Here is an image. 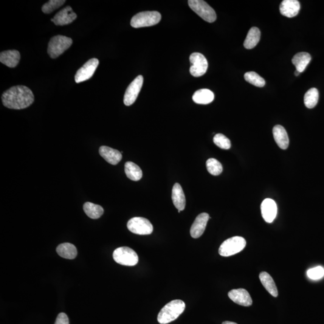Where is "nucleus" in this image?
<instances>
[{
  "instance_id": "1",
  "label": "nucleus",
  "mask_w": 324,
  "mask_h": 324,
  "mask_svg": "<svg viewBox=\"0 0 324 324\" xmlns=\"http://www.w3.org/2000/svg\"><path fill=\"white\" fill-rule=\"evenodd\" d=\"M35 96L32 90L26 86L11 87L2 95V102L7 108L22 109L28 108L33 103Z\"/></svg>"
},
{
  "instance_id": "2",
  "label": "nucleus",
  "mask_w": 324,
  "mask_h": 324,
  "mask_svg": "<svg viewBox=\"0 0 324 324\" xmlns=\"http://www.w3.org/2000/svg\"><path fill=\"white\" fill-rule=\"evenodd\" d=\"M185 308V304L184 301L180 300L171 301L160 311L157 321L161 324L173 322L183 314Z\"/></svg>"
},
{
  "instance_id": "3",
  "label": "nucleus",
  "mask_w": 324,
  "mask_h": 324,
  "mask_svg": "<svg viewBox=\"0 0 324 324\" xmlns=\"http://www.w3.org/2000/svg\"><path fill=\"white\" fill-rule=\"evenodd\" d=\"M162 16L156 11H146L135 15L131 19V25L135 29L153 26L161 20Z\"/></svg>"
},
{
  "instance_id": "4",
  "label": "nucleus",
  "mask_w": 324,
  "mask_h": 324,
  "mask_svg": "<svg viewBox=\"0 0 324 324\" xmlns=\"http://www.w3.org/2000/svg\"><path fill=\"white\" fill-rule=\"evenodd\" d=\"M72 43V39L66 36L58 35L53 37L49 42L47 53L50 58H57L68 49Z\"/></svg>"
},
{
  "instance_id": "5",
  "label": "nucleus",
  "mask_w": 324,
  "mask_h": 324,
  "mask_svg": "<svg viewBox=\"0 0 324 324\" xmlns=\"http://www.w3.org/2000/svg\"><path fill=\"white\" fill-rule=\"evenodd\" d=\"M246 241L241 236H233L225 240L220 246L219 253L220 255L228 257L234 255L240 252L246 247Z\"/></svg>"
},
{
  "instance_id": "6",
  "label": "nucleus",
  "mask_w": 324,
  "mask_h": 324,
  "mask_svg": "<svg viewBox=\"0 0 324 324\" xmlns=\"http://www.w3.org/2000/svg\"><path fill=\"white\" fill-rule=\"evenodd\" d=\"M188 4L191 9L204 21L212 23L216 20L215 11L206 2L202 0H189Z\"/></svg>"
},
{
  "instance_id": "7",
  "label": "nucleus",
  "mask_w": 324,
  "mask_h": 324,
  "mask_svg": "<svg viewBox=\"0 0 324 324\" xmlns=\"http://www.w3.org/2000/svg\"><path fill=\"white\" fill-rule=\"evenodd\" d=\"M113 258L117 263L126 266H136L139 261L137 253L128 247H121L115 249Z\"/></svg>"
},
{
  "instance_id": "8",
  "label": "nucleus",
  "mask_w": 324,
  "mask_h": 324,
  "mask_svg": "<svg viewBox=\"0 0 324 324\" xmlns=\"http://www.w3.org/2000/svg\"><path fill=\"white\" fill-rule=\"evenodd\" d=\"M128 230L138 235H150L153 231V225L148 219L136 217L129 220L127 225Z\"/></svg>"
},
{
  "instance_id": "9",
  "label": "nucleus",
  "mask_w": 324,
  "mask_h": 324,
  "mask_svg": "<svg viewBox=\"0 0 324 324\" xmlns=\"http://www.w3.org/2000/svg\"><path fill=\"white\" fill-rule=\"evenodd\" d=\"M190 73L193 77H200L207 72L208 64L206 58L202 53L194 52L190 56Z\"/></svg>"
},
{
  "instance_id": "10",
  "label": "nucleus",
  "mask_w": 324,
  "mask_h": 324,
  "mask_svg": "<svg viewBox=\"0 0 324 324\" xmlns=\"http://www.w3.org/2000/svg\"><path fill=\"white\" fill-rule=\"evenodd\" d=\"M99 64V61L97 58L90 59L83 65L76 73L75 80L77 83H83L84 81L90 80L94 75L95 70Z\"/></svg>"
},
{
  "instance_id": "11",
  "label": "nucleus",
  "mask_w": 324,
  "mask_h": 324,
  "mask_svg": "<svg viewBox=\"0 0 324 324\" xmlns=\"http://www.w3.org/2000/svg\"><path fill=\"white\" fill-rule=\"evenodd\" d=\"M143 83V78L142 75H139L130 84L124 96L125 105L131 106L135 103L142 89Z\"/></svg>"
},
{
  "instance_id": "12",
  "label": "nucleus",
  "mask_w": 324,
  "mask_h": 324,
  "mask_svg": "<svg viewBox=\"0 0 324 324\" xmlns=\"http://www.w3.org/2000/svg\"><path fill=\"white\" fill-rule=\"evenodd\" d=\"M77 18V14L73 12L72 7L67 6L56 14L51 21L58 26H63L71 24Z\"/></svg>"
},
{
  "instance_id": "13",
  "label": "nucleus",
  "mask_w": 324,
  "mask_h": 324,
  "mask_svg": "<svg viewBox=\"0 0 324 324\" xmlns=\"http://www.w3.org/2000/svg\"><path fill=\"white\" fill-rule=\"evenodd\" d=\"M261 209L264 221L267 223H272L278 213L277 205L274 200L269 198L264 200L262 202Z\"/></svg>"
},
{
  "instance_id": "14",
  "label": "nucleus",
  "mask_w": 324,
  "mask_h": 324,
  "mask_svg": "<svg viewBox=\"0 0 324 324\" xmlns=\"http://www.w3.org/2000/svg\"><path fill=\"white\" fill-rule=\"evenodd\" d=\"M210 218L208 214L205 213L200 214L197 216L190 228V232L191 237L198 238L203 234Z\"/></svg>"
},
{
  "instance_id": "15",
  "label": "nucleus",
  "mask_w": 324,
  "mask_h": 324,
  "mask_svg": "<svg viewBox=\"0 0 324 324\" xmlns=\"http://www.w3.org/2000/svg\"><path fill=\"white\" fill-rule=\"evenodd\" d=\"M230 299L236 304L243 306H250L252 304L251 297L246 289L239 288L231 290L228 292Z\"/></svg>"
},
{
  "instance_id": "16",
  "label": "nucleus",
  "mask_w": 324,
  "mask_h": 324,
  "mask_svg": "<svg viewBox=\"0 0 324 324\" xmlns=\"http://www.w3.org/2000/svg\"><path fill=\"white\" fill-rule=\"evenodd\" d=\"M300 10V4L297 0H283L280 5L281 15L288 18L297 16Z\"/></svg>"
},
{
  "instance_id": "17",
  "label": "nucleus",
  "mask_w": 324,
  "mask_h": 324,
  "mask_svg": "<svg viewBox=\"0 0 324 324\" xmlns=\"http://www.w3.org/2000/svg\"><path fill=\"white\" fill-rule=\"evenodd\" d=\"M99 153L107 162L113 165H117L122 159V154L119 151L110 148L109 146H100Z\"/></svg>"
},
{
  "instance_id": "18",
  "label": "nucleus",
  "mask_w": 324,
  "mask_h": 324,
  "mask_svg": "<svg viewBox=\"0 0 324 324\" xmlns=\"http://www.w3.org/2000/svg\"><path fill=\"white\" fill-rule=\"evenodd\" d=\"M21 59L20 53L16 50H8L0 53V61L8 67L13 68Z\"/></svg>"
},
{
  "instance_id": "19",
  "label": "nucleus",
  "mask_w": 324,
  "mask_h": 324,
  "mask_svg": "<svg viewBox=\"0 0 324 324\" xmlns=\"http://www.w3.org/2000/svg\"><path fill=\"white\" fill-rule=\"evenodd\" d=\"M273 137L281 149L286 150L289 146V138L285 129L280 125H276L273 129Z\"/></svg>"
},
{
  "instance_id": "20",
  "label": "nucleus",
  "mask_w": 324,
  "mask_h": 324,
  "mask_svg": "<svg viewBox=\"0 0 324 324\" xmlns=\"http://www.w3.org/2000/svg\"><path fill=\"white\" fill-rule=\"evenodd\" d=\"M172 199H173L174 206L178 211H182L185 210V198L184 191L179 183H176L172 191Z\"/></svg>"
},
{
  "instance_id": "21",
  "label": "nucleus",
  "mask_w": 324,
  "mask_h": 324,
  "mask_svg": "<svg viewBox=\"0 0 324 324\" xmlns=\"http://www.w3.org/2000/svg\"><path fill=\"white\" fill-rule=\"evenodd\" d=\"M311 55L308 52H299L292 59V63L295 66L296 70L302 73L311 61Z\"/></svg>"
},
{
  "instance_id": "22",
  "label": "nucleus",
  "mask_w": 324,
  "mask_h": 324,
  "mask_svg": "<svg viewBox=\"0 0 324 324\" xmlns=\"http://www.w3.org/2000/svg\"><path fill=\"white\" fill-rule=\"evenodd\" d=\"M194 102L201 105H207L214 100L215 94L208 89H201L196 91L193 95Z\"/></svg>"
},
{
  "instance_id": "23",
  "label": "nucleus",
  "mask_w": 324,
  "mask_h": 324,
  "mask_svg": "<svg viewBox=\"0 0 324 324\" xmlns=\"http://www.w3.org/2000/svg\"><path fill=\"white\" fill-rule=\"evenodd\" d=\"M57 252L61 257L67 259H75L78 253L77 248L74 245L68 243L59 245L57 248Z\"/></svg>"
},
{
  "instance_id": "24",
  "label": "nucleus",
  "mask_w": 324,
  "mask_h": 324,
  "mask_svg": "<svg viewBox=\"0 0 324 324\" xmlns=\"http://www.w3.org/2000/svg\"><path fill=\"white\" fill-rule=\"evenodd\" d=\"M259 278L267 291L273 297H277L278 296L277 287L271 276L266 272H262L259 275Z\"/></svg>"
},
{
  "instance_id": "25",
  "label": "nucleus",
  "mask_w": 324,
  "mask_h": 324,
  "mask_svg": "<svg viewBox=\"0 0 324 324\" xmlns=\"http://www.w3.org/2000/svg\"><path fill=\"white\" fill-rule=\"evenodd\" d=\"M261 32L256 27H252L249 31L246 39L244 42V46L247 49H251L255 47L260 41Z\"/></svg>"
},
{
  "instance_id": "26",
  "label": "nucleus",
  "mask_w": 324,
  "mask_h": 324,
  "mask_svg": "<svg viewBox=\"0 0 324 324\" xmlns=\"http://www.w3.org/2000/svg\"><path fill=\"white\" fill-rule=\"evenodd\" d=\"M125 171L126 176L132 181H139L142 177L141 169L134 162H126L125 166Z\"/></svg>"
},
{
  "instance_id": "27",
  "label": "nucleus",
  "mask_w": 324,
  "mask_h": 324,
  "mask_svg": "<svg viewBox=\"0 0 324 324\" xmlns=\"http://www.w3.org/2000/svg\"><path fill=\"white\" fill-rule=\"evenodd\" d=\"M84 210L90 218L97 219L100 218L104 213V210L100 205L87 202L84 205Z\"/></svg>"
},
{
  "instance_id": "28",
  "label": "nucleus",
  "mask_w": 324,
  "mask_h": 324,
  "mask_svg": "<svg viewBox=\"0 0 324 324\" xmlns=\"http://www.w3.org/2000/svg\"><path fill=\"white\" fill-rule=\"evenodd\" d=\"M319 99V92L315 88L309 89L304 95V101L307 108H314L317 105Z\"/></svg>"
},
{
  "instance_id": "29",
  "label": "nucleus",
  "mask_w": 324,
  "mask_h": 324,
  "mask_svg": "<svg viewBox=\"0 0 324 324\" xmlns=\"http://www.w3.org/2000/svg\"><path fill=\"white\" fill-rule=\"evenodd\" d=\"M244 79L248 83L256 87H263L266 84L264 79L255 72H249L245 73Z\"/></svg>"
},
{
  "instance_id": "30",
  "label": "nucleus",
  "mask_w": 324,
  "mask_h": 324,
  "mask_svg": "<svg viewBox=\"0 0 324 324\" xmlns=\"http://www.w3.org/2000/svg\"><path fill=\"white\" fill-rule=\"evenodd\" d=\"M206 166L208 173L213 176H219L223 171L221 163L216 159H208L206 162Z\"/></svg>"
},
{
  "instance_id": "31",
  "label": "nucleus",
  "mask_w": 324,
  "mask_h": 324,
  "mask_svg": "<svg viewBox=\"0 0 324 324\" xmlns=\"http://www.w3.org/2000/svg\"><path fill=\"white\" fill-rule=\"evenodd\" d=\"M66 1L64 0H50L42 6V10L45 14L52 13L63 5Z\"/></svg>"
},
{
  "instance_id": "32",
  "label": "nucleus",
  "mask_w": 324,
  "mask_h": 324,
  "mask_svg": "<svg viewBox=\"0 0 324 324\" xmlns=\"http://www.w3.org/2000/svg\"><path fill=\"white\" fill-rule=\"evenodd\" d=\"M213 142L219 148L224 150H228L231 148L230 140L223 134H216L213 138Z\"/></svg>"
},
{
  "instance_id": "33",
  "label": "nucleus",
  "mask_w": 324,
  "mask_h": 324,
  "mask_svg": "<svg viewBox=\"0 0 324 324\" xmlns=\"http://www.w3.org/2000/svg\"><path fill=\"white\" fill-rule=\"evenodd\" d=\"M307 275L312 280H319L324 276V269L321 266L313 268L307 272Z\"/></svg>"
},
{
  "instance_id": "34",
  "label": "nucleus",
  "mask_w": 324,
  "mask_h": 324,
  "mask_svg": "<svg viewBox=\"0 0 324 324\" xmlns=\"http://www.w3.org/2000/svg\"><path fill=\"white\" fill-rule=\"evenodd\" d=\"M55 324H69L68 317L64 313H60L56 319Z\"/></svg>"
},
{
  "instance_id": "35",
  "label": "nucleus",
  "mask_w": 324,
  "mask_h": 324,
  "mask_svg": "<svg viewBox=\"0 0 324 324\" xmlns=\"http://www.w3.org/2000/svg\"><path fill=\"white\" fill-rule=\"evenodd\" d=\"M222 324H237L235 323L230 322V321H225Z\"/></svg>"
},
{
  "instance_id": "36",
  "label": "nucleus",
  "mask_w": 324,
  "mask_h": 324,
  "mask_svg": "<svg viewBox=\"0 0 324 324\" xmlns=\"http://www.w3.org/2000/svg\"><path fill=\"white\" fill-rule=\"evenodd\" d=\"M300 74V73L299 72L297 71V70H296V71L295 72V75L297 76V77H298V76H299Z\"/></svg>"
}]
</instances>
